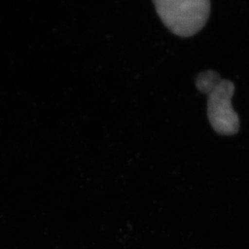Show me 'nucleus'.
Wrapping results in <instances>:
<instances>
[{"instance_id": "obj_1", "label": "nucleus", "mask_w": 249, "mask_h": 249, "mask_svg": "<svg viewBox=\"0 0 249 249\" xmlns=\"http://www.w3.org/2000/svg\"><path fill=\"white\" fill-rule=\"evenodd\" d=\"M196 86L208 95V116L214 130L221 135L237 133L239 117L231 107L234 84L216 71H207L197 75Z\"/></svg>"}, {"instance_id": "obj_2", "label": "nucleus", "mask_w": 249, "mask_h": 249, "mask_svg": "<svg viewBox=\"0 0 249 249\" xmlns=\"http://www.w3.org/2000/svg\"><path fill=\"white\" fill-rule=\"evenodd\" d=\"M153 4L162 23L181 37L197 34L211 13V0H153Z\"/></svg>"}]
</instances>
